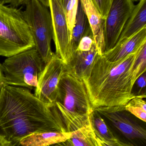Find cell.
<instances>
[{"instance_id":"5","label":"cell","mask_w":146,"mask_h":146,"mask_svg":"<svg viewBox=\"0 0 146 146\" xmlns=\"http://www.w3.org/2000/svg\"><path fill=\"white\" fill-rule=\"evenodd\" d=\"M1 66L6 85L32 90L45 65L34 47L7 57Z\"/></svg>"},{"instance_id":"6","label":"cell","mask_w":146,"mask_h":146,"mask_svg":"<svg viewBox=\"0 0 146 146\" xmlns=\"http://www.w3.org/2000/svg\"><path fill=\"white\" fill-rule=\"evenodd\" d=\"M116 139L135 146H146V128L142 121L126 110L125 106L95 109Z\"/></svg>"},{"instance_id":"24","label":"cell","mask_w":146,"mask_h":146,"mask_svg":"<svg viewBox=\"0 0 146 146\" xmlns=\"http://www.w3.org/2000/svg\"><path fill=\"white\" fill-rule=\"evenodd\" d=\"M101 14L102 17L105 20L108 15V12L113 0H92Z\"/></svg>"},{"instance_id":"11","label":"cell","mask_w":146,"mask_h":146,"mask_svg":"<svg viewBox=\"0 0 146 146\" xmlns=\"http://www.w3.org/2000/svg\"><path fill=\"white\" fill-rule=\"evenodd\" d=\"M79 1L88 19L98 54L103 55L105 51V20L92 0H79Z\"/></svg>"},{"instance_id":"19","label":"cell","mask_w":146,"mask_h":146,"mask_svg":"<svg viewBox=\"0 0 146 146\" xmlns=\"http://www.w3.org/2000/svg\"><path fill=\"white\" fill-rule=\"evenodd\" d=\"M146 95L135 96L125 106L126 110L138 119L146 121Z\"/></svg>"},{"instance_id":"18","label":"cell","mask_w":146,"mask_h":146,"mask_svg":"<svg viewBox=\"0 0 146 146\" xmlns=\"http://www.w3.org/2000/svg\"><path fill=\"white\" fill-rule=\"evenodd\" d=\"M91 121L97 138L107 141L116 139L103 118L95 110L91 114Z\"/></svg>"},{"instance_id":"21","label":"cell","mask_w":146,"mask_h":146,"mask_svg":"<svg viewBox=\"0 0 146 146\" xmlns=\"http://www.w3.org/2000/svg\"><path fill=\"white\" fill-rule=\"evenodd\" d=\"M79 0H69L64 9L65 16L70 36L75 24Z\"/></svg>"},{"instance_id":"16","label":"cell","mask_w":146,"mask_h":146,"mask_svg":"<svg viewBox=\"0 0 146 146\" xmlns=\"http://www.w3.org/2000/svg\"><path fill=\"white\" fill-rule=\"evenodd\" d=\"M91 31L87 17L79 1L78 12L75 24L72 31L71 38V47L72 54L76 51L79 42L82 37Z\"/></svg>"},{"instance_id":"1","label":"cell","mask_w":146,"mask_h":146,"mask_svg":"<svg viewBox=\"0 0 146 146\" xmlns=\"http://www.w3.org/2000/svg\"><path fill=\"white\" fill-rule=\"evenodd\" d=\"M63 132L61 117L56 103L47 104L25 88L4 85L0 91V141L15 146L35 133Z\"/></svg>"},{"instance_id":"14","label":"cell","mask_w":146,"mask_h":146,"mask_svg":"<svg viewBox=\"0 0 146 146\" xmlns=\"http://www.w3.org/2000/svg\"><path fill=\"white\" fill-rule=\"evenodd\" d=\"M145 27L146 0H140L135 6L117 44L128 39Z\"/></svg>"},{"instance_id":"17","label":"cell","mask_w":146,"mask_h":146,"mask_svg":"<svg viewBox=\"0 0 146 146\" xmlns=\"http://www.w3.org/2000/svg\"><path fill=\"white\" fill-rule=\"evenodd\" d=\"M69 146H97V137L91 123L72 132L70 138L65 141Z\"/></svg>"},{"instance_id":"32","label":"cell","mask_w":146,"mask_h":146,"mask_svg":"<svg viewBox=\"0 0 146 146\" xmlns=\"http://www.w3.org/2000/svg\"><path fill=\"white\" fill-rule=\"evenodd\" d=\"M0 146H5L1 141H0Z\"/></svg>"},{"instance_id":"2","label":"cell","mask_w":146,"mask_h":146,"mask_svg":"<svg viewBox=\"0 0 146 146\" xmlns=\"http://www.w3.org/2000/svg\"><path fill=\"white\" fill-rule=\"evenodd\" d=\"M138 50L116 62L97 55L91 72L83 80L93 110L123 106L134 98L132 67Z\"/></svg>"},{"instance_id":"22","label":"cell","mask_w":146,"mask_h":146,"mask_svg":"<svg viewBox=\"0 0 146 146\" xmlns=\"http://www.w3.org/2000/svg\"><path fill=\"white\" fill-rule=\"evenodd\" d=\"M146 73H143L136 80L133 85L132 93L135 97L146 95Z\"/></svg>"},{"instance_id":"20","label":"cell","mask_w":146,"mask_h":146,"mask_svg":"<svg viewBox=\"0 0 146 146\" xmlns=\"http://www.w3.org/2000/svg\"><path fill=\"white\" fill-rule=\"evenodd\" d=\"M146 70V43L138 50L132 67V79L133 84L139 76Z\"/></svg>"},{"instance_id":"23","label":"cell","mask_w":146,"mask_h":146,"mask_svg":"<svg viewBox=\"0 0 146 146\" xmlns=\"http://www.w3.org/2000/svg\"><path fill=\"white\" fill-rule=\"evenodd\" d=\"M95 43L92 31L82 37L79 42L76 50L88 51L91 50L93 45Z\"/></svg>"},{"instance_id":"3","label":"cell","mask_w":146,"mask_h":146,"mask_svg":"<svg viewBox=\"0 0 146 146\" xmlns=\"http://www.w3.org/2000/svg\"><path fill=\"white\" fill-rule=\"evenodd\" d=\"M55 103L64 132L72 133L91 123L93 110L85 85L69 65H66L60 78Z\"/></svg>"},{"instance_id":"33","label":"cell","mask_w":146,"mask_h":146,"mask_svg":"<svg viewBox=\"0 0 146 146\" xmlns=\"http://www.w3.org/2000/svg\"><path fill=\"white\" fill-rule=\"evenodd\" d=\"M134 1H140V0H134Z\"/></svg>"},{"instance_id":"26","label":"cell","mask_w":146,"mask_h":146,"mask_svg":"<svg viewBox=\"0 0 146 146\" xmlns=\"http://www.w3.org/2000/svg\"><path fill=\"white\" fill-rule=\"evenodd\" d=\"M31 0H9L11 7L16 8L21 5H26Z\"/></svg>"},{"instance_id":"8","label":"cell","mask_w":146,"mask_h":146,"mask_svg":"<svg viewBox=\"0 0 146 146\" xmlns=\"http://www.w3.org/2000/svg\"><path fill=\"white\" fill-rule=\"evenodd\" d=\"M134 0H113L105 20V52L113 48L134 8Z\"/></svg>"},{"instance_id":"31","label":"cell","mask_w":146,"mask_h":146,"mask_svg":"<svg viewBox=\"0 0 146 146\" xmlns=\"http://www.w3.org/2000/svg\"><path fill=\"white\" fill-rule=\"evenodd\" d=\"M0 2L3 3L4 4L9 3V0H0Z\"/></svg>"},{"instance_id":"9","label":"cell","mask_w":146,"mask_h":146,"mask_svg":"<svg viewBox=\"0 0 146 146\" xmlns=\"http://www.w3.org/2000/svg\"><path fill=\"white\" fill-rule=\"evenodd\" d=\"M53 27V39L55 54L69 65L73 59L71 36L63 6L59 0H49V7Z\"/></svg>"},{"instance_id":"13","label":"cell","mask_w":146,"mask_h":146,"mask_svg":"<svg viewBox=\"0 0 146 146\" xmlns=\"http://www.w3.org/2000/svg\"><path fill=\"white\" fill-rule=\"evenodd\" d=\"M72 135V132L58 131L35 133L23 138L15 146H48L64 142Z\"/></svg>"},{"instance_id":"30","label":"cell","mask_w":146,"mask_h":146,"mask_svg":"<svg viewBox=\"0 0 146 146\" xmlns=\"http://www.w3.org/2000/svg\"><path fill=\"white\" fill-rule=\"evenodd\" d=\"M59 1L61 2V3L62 5L63 6L64 9H65L66 5H67V3L69 0H59Z\"/></svg>"},{"instance_id":"7","label":"cell","mask_w":146,"mask_h":146,"mask_svg":"<svg viewBox=\"0 0 146 146\" xmlns=\"http://www.w3.org/2000/svg\"><path fill=\"white\" fill-rule=\"evenodd\" d=\"M22 12L24 19L32 36L34 47L45 65L53 57L51 50L53 27L50 12L38 0H31Z\"/></svg>"},{"instance_id":"10","label":"cell","mask_w":146,"mask_h":146,"mask_svg":"<svg viewBox=\"0 0 146 146\" xmlns=\"http://www.w3.org/2000/svg\"><path fill=\"white\" fill-rule=\"evenodd\" d=\"M66 64L55 54L45 64L35 88L34 95L41 102L53 104L56 102L58 83Z\"/></svg>"},{"instance_id":"25","label":"cell","mask_w":146,"mask_h":146,"mask_svg":"<svg viewBox=\"0 0 146 146\" xmlns=\"http://www.w3.org/2000/svg\"><path fill=\"white\" fill-rule=\"evenodd\" d=\"M97 146H135L132 144L123 142L117 139L107 141L97 137Z\"/></svg>"},{"instance_id":"28","label":"cell","mask_w":146,"mask_h":146,"mask_svg":"<svg viewBox=\"0 0 146 146\" xmlns=\"http://www.w3.org/2000/svg\"><path fill=\"white\" fill-rule=\"evenodd\" d=\"M38 1L46 7H49V0H38Z\"/></svg>"},{"instance_id":"4","label":"cell","mask_w":146,"mask_h":146,"mask_svg":"<svg viewBox=\"0 0 146 146\" xmlns=\"http://www.w3.org/2000/svg\"><path fill=\"white\" fill-rule=\"evenodd\" d=\"M34 47L22 11L0 2V56L9 57Z\"/></svg>"},{"instance_id":"29","label":"cell","mask_w":146,"mask_h":146,"mask_svg":"<svg viewBox=\"0 0 146 146\" xmlns=\"http://www.w3.org/2000/svg\"><path fill=\"white\" fill-rule=\"evenodd\" d=\"M48 146H69L66 144L65 141L64 142H61V143H57V144H54V145H51Z\"/></svg>"},{"instance_id":"27","label":"cell","mask_w":146,"mask_h":146,"mask_svg":"<svg viewBox=\"0 0 146 146\" xmlns=\"http://www.w3.org/2000/svg\"><path fill=\"white\" fill-rule=\"evenodd\" d=\"M4 85H5V80L2 69L1 64L0 63V91Z\"/></svg>"},{"instance_id":"12","label":"cell","mask_w":146,"mask_h":146,"mask_svg":"<svg viewBox=\"0 0 146 146\" xmlns=\"http://www.w3.org/2000/svg\"><path fill=\"white\" fill-rule=\"evenodd\" d=\"M146 43V27L121 42L117 44L103 55L111 62H118L129 55L136 52Z\"/></svg>"},{"instance_id":"15","label":"cell","mask_w":146,"mask_h":146,"mask_svg":"<svg viewBox=\"0 0 146 146\" xmlns=\"http://www.w3.org/2000/svg\"><path fill=\"white\" fill-rule=\"evenodd\" d=\"M97 54L94 43L89 51H75L73 54L72 61L69 65L80 78L84 80L91 72Z\"/></svg>"}]
</instances>
